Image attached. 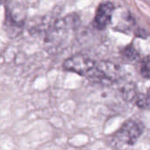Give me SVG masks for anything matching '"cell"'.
Returning a JSON list of instances; mask_svg holds the SVG:
<instances>
[{
  "mask_svg": "<svg viewBox=\"0 0 150 150\" xmlns=\"http://www.w3.org/2000/svg\"><path fill=\"white\" fill-rule=\"evenodd\" d=\"M121 93H122V96H123L124 100L127 101V102H131V101L136 99V97L138 96L137 88L134 83L126 84L123 87V88L121 90Z\"/></svg>",
  "mask_w": 150,
  "mask_h": 150,
  "instance_id": "cell-5",
  "label": "cell"
},
{
  "mask_svg": "<svg viewBox=\"0 0 150 150\" xmlns=\"http://www.w3.org/2000/svg\"><path fill=\"white\" fill-rule=\"evenodd\" d=\"M141 74L146 79H150V56L145 57L142 60Z\"/></svg>",
  "mask_w": 150,
  "mask_h": 150,
  "instance_id": "cell-7",
  "label": "cell"
},
{
  "mask_svg": "<svg viewBox=\"0 0 150 150\" xmlns=\"http://www.w3.org/2000/svg\"><path fill=\"white\" fill-rule=\"evenodd\" d=\"M88 77L99 83H113L121 77V69L116 64L110 61H100L96 64Z\"/></svg>",
  "mask_w": 150,
  "mask_h": 150,
  "instance_id": "cell-2",
  "label": "cell"
},
{
  "mask_svg": "<svg viewBox=\"0 0 150 150\" xmlns=\"http://www.w3.org/2000/svg\"><path fill=\"white\" fill-rule=\"evenodd\" d=\"M136 104L140 108H149L150 106V97L147 95H141L136 97Z\"/></svg>",
  "mask_w": 150,
  "mask_h": 150,
  "instance_id": "cell-8",
  "label": "cell"
},
{
  "mask_svg": "<svg viewBox=\"0 0 150 150\" xmlns=\"http://www.w3.org/2000/svg\"><path fill=\"white\" fill-rule=\"evenodd\" d=\"M96 63L90 57L83 54H76L67 58L63 63L65 70L80 75H87L93 70Z\"/></svg>",
  "mask_w": 150,
  "mask_h": 150,
  "instance_id": "cell-3",
  "label": "cell"
},
{
  "mask_svg": "<svg viewBox=\"0 0 150 150\" xmlns=\"http://www.w3.org/2000/svg\"><path fill=\"white\" fill-rule=\"evenodd\" d=\"M113 11L114 5L111 2H105L100 4L96 11L93 26L98 30L105 29L112 20Z\"/></svg>",
  "mask_w": 150,
  "mask_h": 150,
  "instance_id": "cell-4",
  "label": "cell"
},
{
  "mask_svg": "<svg viewBox=\"0 0 150 150\" xmlns=\"http://www.w3.org/2000/svg\"><path fill=\"white\" fill-rule=\"evenodd\" d=\"M143 125L135 119H129L112 136V144L118 149L134 145L143 133Z\"/></svg>",
  "mask_w": 150,
  "mask_h": 150,
  "instance_id": "cell-1",
  "label": "cell"
},
{
  "mask_svg": "<svg viewBox=\"0 0 150 150\" xmlns=\"http://www.w3.org/2000/svg\"><path fill=\"white\" fill-rule=\"evenodd\" d=\"M122 56L124 57L125 59L130 61V62H134V61H136L138 58H139V54L138 52L136 51V50L132 46H127V48H125L122 52H121Z\"/></svg>",
  "mask_w": 150,
  "mask_h": 150,
  "instance_id": "cell-6",
  "label": "cell"
},
{
  "mask_svg": "<svg viewBox=\"0 0 150 150\" xmlns=\"http://www.w3.org/2000/svg\"><path fill=\"white\" fill-rule=\"evenodd\" d=\"M148 95H149V97H150V88H149V93H148Z\"/></svg>",
  "mask_w": 150,
  "mask_h": 150,
  "instance_id": "cell-9",
  "label": "cell"
}]
</instances>
